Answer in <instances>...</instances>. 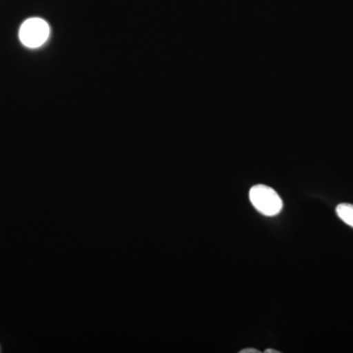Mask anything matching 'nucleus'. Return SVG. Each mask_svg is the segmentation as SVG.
Instances as JSON below:
<instances>
[{"mask_svg": "<svg viewBox=\"0 0 353 353\" xmlns=\"http://www.w3.org/2000/svg\"><path fill=\"white\" fill-rule=\"evenodd\" d=\"M250 199L259 212L265 216H276L282 211V199L275 190L265 185H256L250 190Z\"/></svg>", "mask_w": 353, "mask_h": 353, "instance_id": "f257e3e1", "label": "nucleus"}, {"mask_svg": "<svg viewBox=\"0 0 353 353\" xmlns=\"http://www.w3.org/2000/svg\"><path fill=\"white\" fill-rule=\"evenodd\" d=\"M50 26L41 18H30L21 26L19 38L26 48H41L50 37Z\"/></svg>", "mask_w": 353, "mask_h": 353, "instance_id": "f03ea898", "label": "nucleus"}, {"mask_svg": "<svg viewBox=\"0 0 353 353\" xmlns=\"http://www.w3.org/2000/svg\"><path fill=\"white\" fill-rule=\"evenodd\" d=\"M336 212L341 220H343L348 226L353 228V204H339L336 206Z\"/></svg>", "mask_w": 353, "mask_h": 353, "instance_id": "7ed1b4c3", "label": "nucleus"}, {"mask_svg": "<svg viewBox=\"0 0 353 353\" xmlns=\"http://www.w3.org/2000/svg\"><path fill=\"white\" fill-rule=\"evenodd\" d=\"M240 353H260V352L255 348H245V350H241Z\"/></svg>", "mask_w": 353, "mask_h": 353, "instance_id": "20e7f679", "label": "nucleus"}, {"mask_svg": "<svg viewBox=\"0 0 353 353\" xmlns=\"http://www.w3.org/2000/svg\"><path fill=\"white\" fill-rule=\"evenodd\" d=\"M265 353H280V352H277V350H272V348H269V350H265Z\"/></svg>", "mask_w": 353, "mask_h": 353, "instance_id": "39448f33", "label": "nucleus"}]
</instances>
